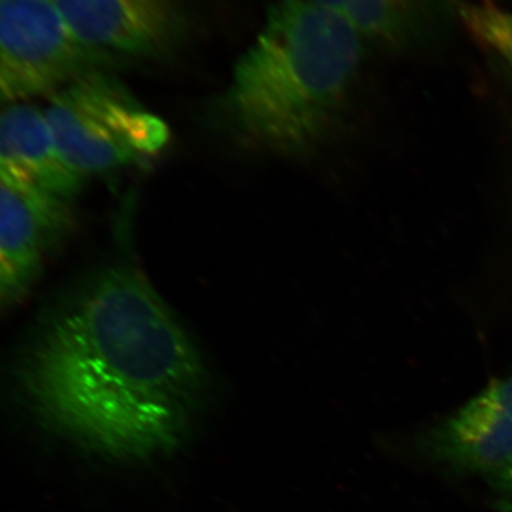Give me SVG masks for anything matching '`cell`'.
Wrapping results in <instances>:
<instances>
[{"label": "cell", "mask_w": 512, "mask_h": 512, "mask_svg": "<svg viewBox=\"0 0 512 512\" xmlns=\"http://www.w3.org/2000/svg\"><path fill=\"white\" fill-rule=\"evenodd\" d=\"M18 379L46 427L101 456L137 461L183 441L205 370L156 289L119 266L94 276L46 320Z\"/></svg>", "instance_id": "obj_1"}, {"label": "cell", "mask_w": 512, "mask_h": 512, "mask_svg": "<svg viewBox=\"0 0 512 512\" xmlns=\"http://www.w3.org/2000/svg\"><path fill=\"white\" fill-rule=\"evenodd\" d=\"M363 56V36L308 0H276L239 57L225 107L239 134L301 154L325 136Z\"/></svg>", "instance_id": "obj_2"}, {"label": "cell", "mask_w": 512, "mask_h": 512, "mask_svg": "<svg viewBox=\"0 0 512 512\" xmlns=\"http://www.w3.org/2000/svg\"><path fill=\"white\" fill-rule=\"evenodd\" d=\"M60 153L86 180L156 156L170 131L103 69L53 94L45 109Z\"/></svg>", "instance_id": "obj_3"}, {"label": "cell", "mask_w": 512, "mask_h": 512, "mask_svg": "<svg viewBox=\"0 0 512 512\" xmlns=\"http://www.w3.org/2000/svg\"><path fill=\"white\" fill-rule=\"evenodd\" d=\"M106 57L84 46L55 0H0V103L50 97L104 69Z\"/></svg>", "instance_id": "obj_4"}, {"label": "cell", "mask_w": 512, "mask_h": 512, "mask_svg": "<svg viewBox=\"0 0 512 512\" xmlns=\"http://www.w3.org/2000/svg\"><path fill=\"white\" fill-rule=\"evenodd\" d=\"M77 39L97 55L153 59L187 35V0H55Z\"/></svg>", "instance_id": "obj_5"}, {"label": "cell", "mask_w": 512, "mask_h": 512, "mask_svg": "<svg viewBox=\"0 0 512 512\" xmlns=\"http://www.w3.org/2000/svg\"><path fill=\"white\" fill-rule=\"evenodd\" d=\"M426 456L453 473L490 480L512 466V376L495 380L426 431Z\"/></svg>", "instance_id": "obj_6"}, {"label": "cell", "mask_w": 512, "mask_h": 512, "mask_svg": "<svg viewBox=\"0 0 512 512\" xmlns=\"http://www.w3.org/2000/svg\"><path fill=\"white\" fill-rule=\"evenodd\" d=\"M0 170L5 183L66 207L84 183L60 153L45 110L30 103L0 110Z\"/></svg>", "instance_id": "obj_7"}, {"label": "cell", "mask_w": 512, "mask_h": 512, "mask_svg": "<svg viewBox=\"0 0 512 512\" xmlns=\"http://www.w3.org/2000/svg\"><path fill=\"white\" fill-rule=\"evenodd\" d=\"M67 217L66 205L37 200L0 180V309L28 295Z\"/></svg>", "instance_id": "obj_8"}, {"label": "cell", "mask_w": 512, "mask_h": 512, "mask_svg": "<svg viewBox=\"0 0 512 512\" xmlns=\"http://www.w3.org/2000/svg\"><path fill=\"white\" fill-rule=\"evenodd\" d=\"M350 23L363 37L402 46L429 23V0H308Z\"/></svg>", "instance_id": "obj_9"}, {"label": "cell", "mask_w": 512, "mask_h": 512, "mask_svg": "<svg viewBox=\"0 0 512 512\" xmlns=\"http://www.w3.org/2000/svg\"><path fill=\"white\" fill-rule=\"evenodd\" d=\"M457 15L477 42L503 57L512 69V13L490 0L461 2Z\"/></svg>", "instance_id": "obj_10"}, {"label": "cell", "mask_w": 512, "mask_h": 512, "mask_svg": "<svg viewBox=\"0 0 512 512\" xmlns=\"http://www.w3.org/2000/svg\"><path fill=\"white\" fill-rule=\"evenodd\" d=\"M487 481L497 493L498 500L512 501V466Z\"/></svg>", "instance_id": "obj_11"}, {"label": "cell", "mask_w": 512, "mask_h": 512, "mask_svg": "<svg viewBox=\"0 0 512 512\" xmlns=\"http://www.w3.org/2000/svg\"><path fill=\"white\" fill-rule=\"evenodd\" d=\"M498 512H512V501L498 500Z\"/></svg>", "instance_id": "obj_12"}, {"label": "cell", "mask_w": 512, "mask_h": 512, "mask_svg": "<svg viewBox=\"0 0 512 512\" xmlns=\"http://www.w3.org/2000/svg\"><path fill=\"white\" fill-rule=\"evenodd\" d=\"M0 180L5 181L3 180L2 170H0Z\"/></svg>", "instance_id": "obj_13"}]
</instances>
